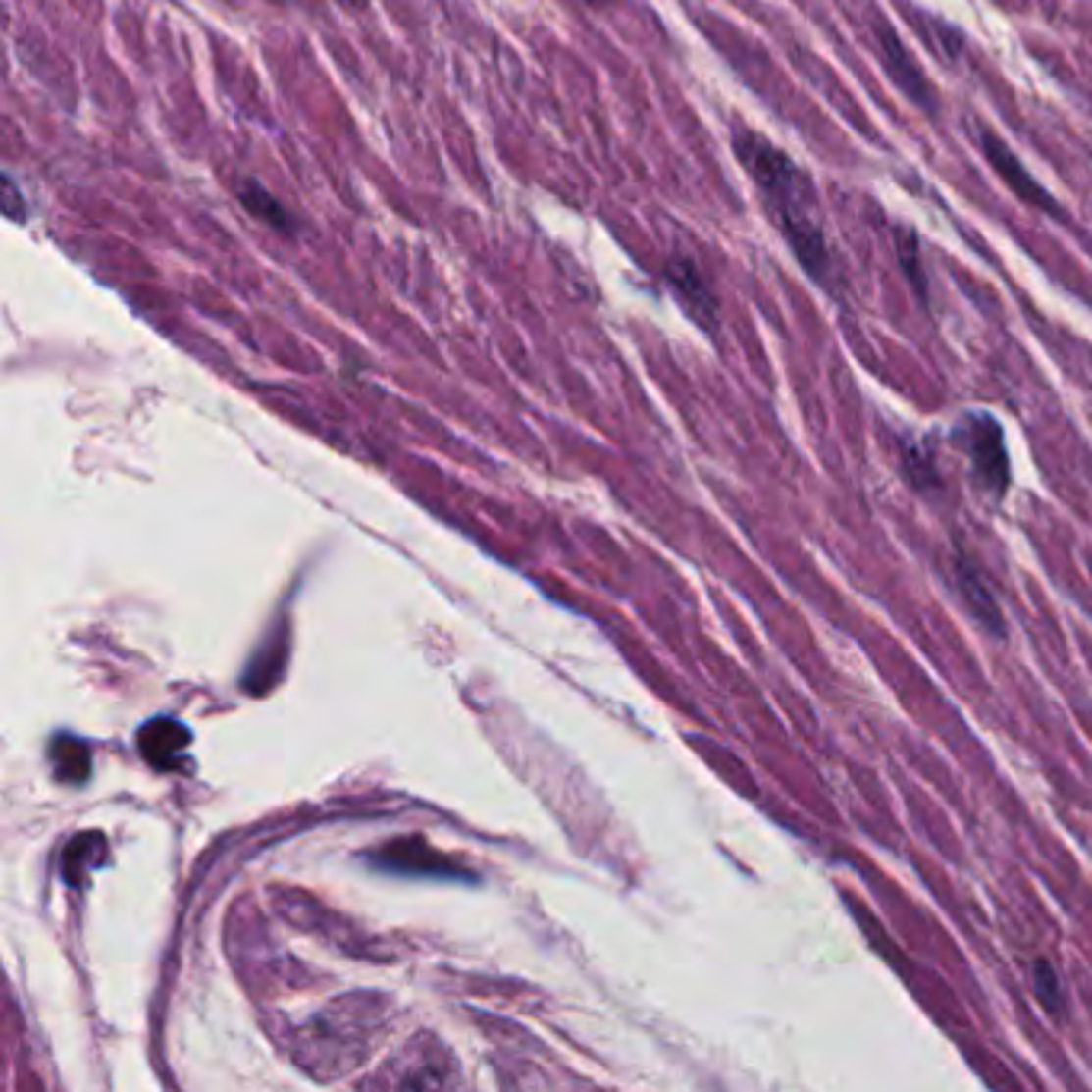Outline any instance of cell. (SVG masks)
Masks as SVG:
<instances>
[{"instance_id":"1","label":"cell","mask_w":1092,"mask_h":1092,"mask_svg":"<svg viewBox=\"0 0 1092 1092\" xmlns=\"http://www.w3.org/2000/svg\"><path fill=\"white\" fill-rule=\"evenodd\" d=\"M734 154L740 167L756 183L769 215L775 218L798 263L817 279L823 288H833V253L820 225V202L814 180L801 170L785 151L775 148L756 131H737Z\"/></svg>"},{"instance_id":"2","label":"cell","mask_w":1092,"mask_h":1092,"mask_svg":"<svg viewBox=\"0 0 1092 1092\" xmlns=\"http://www.w3.org/2000/svg\"><path fill=\"white\" fill-rule=\"evenodd\" d=\"M958 440H964L970 462L984 488L1003 494L1010 488V458H1006V442L1000 423L987 414H967L958 423Z\"/></svg>"},{"instance_id":"3","label":"cell","mask_w":1092,"mask_h":1092,"mask_svg":"<svg viewBox=\"0 0 1092 1092\" xmlns=\"http://www.w3.org/2000/svg\"><path fill=\"white\" fill-rule=\"evenodd\" d=\"M977 144H980V151L987 154L990 167L997 170L1003 183L1015 192V199H1022L1025 205H1031V209H1038V212H1048L1054 218H1064L1058 199H1054L1051 192L1028 174V170L1022 167V161L1015 157V151L997 135V131H993V129H977Z\"/></svg>"},{"instance_id":"4","label":"cell","mask_w":1092,"mask_h":1092,"mask_svg":"<svg viewBox=\"0 0 1092 1092\" xmlns=\"http://www.w3.org/2000/svg\"><path fill=\"white\" fill-rule=\"evenodd\" d=\"M875 39H878V48H881V65L888 71V78L901 87L910 100H913L919 109H936L939 96L932 90V83L926 80L923 68L916 65V58H910V52L904 48V42L897 39V32L888 26V23H878L875 26Z\"/></svg>"},{"instance_id":"5","label":"cell","mask_w":1092,"mask_h":1092,"mask_svg":"<svg viewBox=\"0 0 1092 1092\" xmlns=\"http://www.w3.org/2000/svg\"><path fill=\"white\" fill-rule=\"evenodd\" d=\"M666 279H670L676 298L683 301V308L689 311V318H696V324L705 327V331H714V324H718V301H714L708 283L696 270V263H689L686 257L670 260Z\"/></svg>"},{"instance_id":"6","label":"cell","mask_w":1092,"mask_h":1092,"mask_svg":"<svg viewBox=\"0 0 1092 1092\" xmlns=\"http://www.w3.org/2000/svg\"><path fill=\"white\" fill-rule=\"evenodd\" d=\"M138 747L144 759L157 769H174L180 762V754L189 747V731L183 724L170 721V718H157L151 724L141 727Z\"/></svg>"},{"instance_id":"7","label":"cell","mask_w":1092,"mask_h":1092,"mask_svg":"<svg viewBox=\"0 0 1092 1092\" xmlns=\"http://www.w3.org/2000/svg\"><path fill=\"white\" fill-rule=\"evenodd\" d=\"M955 577H958V590H962L967 609L977 615V622L984 628H990L993 635H1003V615L997 609V599H993L984 574H980V570L970 564L964 554L955 557Z\"/></svg>"},{"instance_id":"8","label":"cell","mask_w":1092,"mask_h":1092,"mask_svg":"<svg viewBox=\"0 0 1092 1092\" xmlns=\"http://www.w3.org/2000/svg\"><path fill=\"white\" fill-rule=\"evenodd\" d=\"M237 199H240V205H244V209L257 218V222H263L266 228H273V232H279V234H286V237H292L295 234V218L288 215V209L279 199H273L270 192H266L257 180H247V186H240L237 189Z\"/></svg>"},{"instance_id":"9","label":"cell","mask_w":1092,"mask_h":1092,"mask_svg":"<svg viewBox=\"0 0 1092 1092\" xmlns=\"http://www.w3.org/2000/svg\"><path fill=\"white\" fill-rule=\"evenodd\" d=\"M106 856V840L100 833H83L65 849V878L71 884L87 881V871L96 868Z\"/></svg>"},{"instance_id":"10","label":"cell","mask_w":1092,"mask_h":1092,"mask_svg":"<svg viewBox=\"0 0 1092 1092\" xmlns=\"http://www.w3.org/2000/svg\"><path fill=\"white\" fill-rule=\"evenodd\" d=\"M52 759H55L58 775L68 782H83L90 775V754H87V747L78 744V740L58 737L52 747Z\"/></svg>"},{"instance_id":"11","label":"cell","mask_w":1092,"mask_h":1092,"mask_svg":"<svg viewBox=\"0 0 1092 1092\" xmlns=\"http://www.w3.org/2000/svg\"><path fill=\"white\" fill-rule=\"evenodd\" d=\"M894 244H897V257H901V270L907 273V279L913 283V288L919 292V298H926V276H923V266H919V240H916V232L913 228H894Z\"/></svg>"},{"instance_id":"12","label":"cell","mask_w":1092,"mask_h":1092,"mask_svg":"<svg viewBox=\"0 0 1092 1092\" xmlns=\"http://www.w3.org/2000/svg\"><path fill=\"white\" fill-rule=\"evenodd\" d=\"M1031 984H1035L1038 1000H1041V1006H1045L1051 1015H1061L1064 1013L1066 1000H1064L1061 980H1058V974H1054V967L1048 962H1035V964H1031Z\"/></svg>"},{"instance_id":"13","label":"cell","mask_w":1092,"mask_h":1092,"mask_svg":"<svg viewBox=\"0 0 1092 1092\" xmlns=\"http://www.w3.org/2000/svg\"><path fill=\"white\" fill-rule=\"evenodd\" d=\"M4 196H7V199H4L7 215H10V218H17V222H20L23 212H20V199H17V183H14V180H10V177H7V183H4Z\"/></svg>"},{"instance_id":"14","label":"cell","mask_w":1092,"mask_h":1092,"mask_svg":"<svg viewBox=\"0 0 1092 1092\" xmlns=\"http://www.w3.org/2000/svg\"><path fill=\"white\" fill-rule=\"evenodd\" d=\"M587 4H593V7H599V4H602V0H587Z\"/></svg>"}]
</instances>
